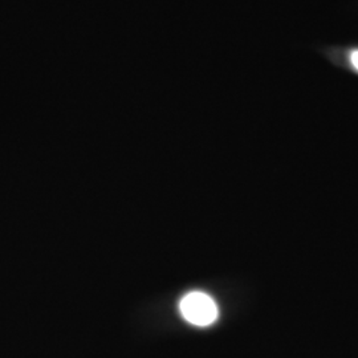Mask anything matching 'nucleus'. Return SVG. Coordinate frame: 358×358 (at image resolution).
<instances>
[{"label": "nucleus", "instance_id": "obj_2", "mask_svg": "<svg viewBox=\"0 0 358 358\" xmlns=\"http://www.w3.org/2000/svg\"><path fill=\"white\" fill-rule=\"evenodd\" d=\"M350 62H352V65L355 66V69L358 71V51H353L350 53Z\"/></svg>", "mask_w": 358, "mask_h": 358}, {"label": "nucleus", "instance_id": "obj_1", "mask_svg": "<svg viewBox=\"0 0 358 358\" xmlns=\"http://www.w3.org/2000/svg\"><path fill=\"white\" fill-rule=\"evenodd\" d=\"M180 313L183 319L195 327H208L217 319L215 301L203 292H190L180 301Z\"/></svg>", "mask_w": 358, "mask_h": 358}]
</instances>
